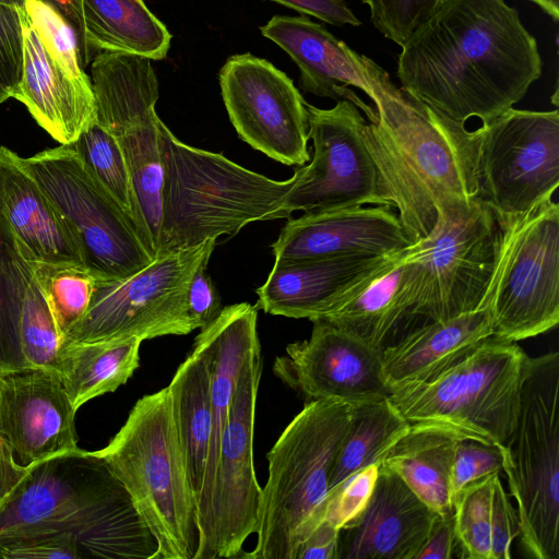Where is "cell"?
<instances>
[{"label":"cell","mask_w":559,"mask_h":559,"mask_svg":"<svg viewBox=\"0 0 559 559\" xmlns=\"http://www.w3.org/2000/svg\"><path fill=\"white\" fill-rule=\"evenodd\" d=\"M559 353L528 357L514 428L498 448L520 535L537 559L559 558Z\"/></svg>","instance_id":"8"},{"label":"cell","mask_w":559,"mask_h":559,"mask_svg":"<svg viewBox=\"0 0 559 559\" xmlns=\"http://www.w3.org/2000/svg\"><path fill=\"white\" fill-rule=\"evenodd\" d=\"M160 133L164 182L156 255L231 236L253 222L290 216L284 202L295 173L274 180L181 142L164 122Z\"/></svg>","instance_id":"4"},{"label":"cell","mask_w":559,"mask_h":559,"mask_svg":"<svg viewBox=\"0 0 559 559\" xmlns=\"http://www.w3.org/2000/svg\"><path fill=\"white\" fill-rule=\"evenodd\" d=\"M0 216L28 262L83 264L51 201L23 158L4 146H0Z\"/></svg>","instance_id":"27"},{"label":"cell","mask_w":559,"mask_h":559,"mask_svg":"<svg viewBox=\"0 0 559 559\" xmlns=\"http://www.w3.org/2000/svg\"><path fill=\"white\" fill-rule=\"evenodd\" d=\"M361 59L376 109L366 143L414 243L431 233L443 201L476 199L478 132L419 102L374 61Z\"/></svg>","instance_id":"2"},{"label":"cell","mask_w":559,"mask_h":559,"mask_svg":"<svg viewBox=\"0 0 559 559\" xmlns=\"http://www.w3.org/2000/svg\"><path fill=\"white\" fill-rule=\"evenodd\" d=\"M20 8L0 3V104L13 97L23 70Z\"/></svg>","instance_id":"41"},{"label":"cell","mask_w":559,"mask_h":559,"mask_svg":"<svg viewBox=\"0 0 559 559\" xmlns=\"http://www.w3.org/2000/svg\"><path fill=\"white\" fill-rule=\"evenodd\" d=\"M492 335L486 307L445 320H426L381 352L390 390L436 379Z\"/></svg>","instance_id":"25"},{"label":"cell","mask_w":559,"mask_h":559,"mask_svg":"<svg viewBox=\"0 0 559 559\" xmlns=\"http://www.w3.org/2000/svg\"><path fill=\"white\" fill-rule=\"evenodd\" d=\"M151 59L99 51L92 63L97 121L117 140L133 193V221L154 259L162 215L164 168L160 123L155 111L158 81Z\"/></svg>","instance_id":"9"},{"label":"cell","mask_w":559,"mask_h":559,"mask_svg":"<svg viewBox=\"0 0 559 559\" xmlns=\"http://www.w3.org/2000/svg\"><path fill=\"white\" fill-rule=\"evenodd\" d=\"M418 274V262L407 247L359 278L317 320L383 349L420 320Z\"/></svg>","instance_id":"21"},{"label":"cell","mask_w":559,"mask_h":559,"mask_svg":"<svg viewBox=\"0 0 559 559\" xmlns=\"http://www.w3.org/2000/svg\"><path fill=\"white\" fill-rule=\"evenodd\" d=\"M288 7L302 14L317 17L334 26H359L356 17L344 0H269Z\"/></svg>","instance_id":"45"},{"label":"cell","mask_w":559,"mask_h":559,"mask_svg":"<svg viewBox=\"0 0 559 559\" xmlns=\"http://www.w3.org/2000/svg\"><path fill=\"white\" fill-rule=\"evenodd\" d=\"M455 549L453 513L439 516L415 559H450Z\"/></svg>","instance_id":"46"},{"label":"cell","mask_w":559,"mask_h":559,"mask_svg":"<svg viewBox=\"0 0 559 559\" xmlns=\"http://www.w3.org/2000/svg\"><path fill=\"white\" fill-rule=\"evenodd\" d=\"M142 342L122 337L62 345L57 371L73 408L124 384L139 367Z\"/></svg>","instance_id":"31"},{"label":"cell","mask_w":559,"mask_h":559,"mask_svg":"<svg viewBox=\"0 0 559 559\" xmlns=\"http://www.w3.org/2000/svg\"><path fill=\"white\" fill-rule=\"evenodd\" d=\"M542 69L535 37L503 0H443L397 58L402 88L459 123L512 108Z\"/></svg>","instance_id":"1"},{"label":"cell","mask_w":559,"mask_h":559,"mask_svg":"<svg viewBox=\"0 0 559 559\" xmlns=\"http://www.w3.org/2000/svg\"><path fill=\"white\" fill-rule=\"evenodd\" d=\"M411 424L388 399L354 404L348 429L336 452L329 490L357 471L380 463Z\"/></svg>","instance_id":"32"},{"label":"cell","mask_w":559,"mask_h":559,"mask_svg":"<svg viewBox=\"0 0 559 559\" xmlns=\"http://www.w3.org/2000/svg\"><path fill=\"white\" fill-rule=\"evenodd\" d=\"M215 246L216 240L210 239L156 255L126 278L96 281L86 312L63 336L62 345L191 333L197 325L188 311L187 292Z\"/></svg>","instance_id":"11"},{"label":"cell","mask_w":559,"mask_h":559,"mask_svg":"<svg viewBox=\"0 0 559 559\" xmlns=\"http://www.w3.org/2000/svg\"><path fill=\"white\" fill-rule=\"evenodd\" d=\"M33 277L31 262L0 216V371L26 367L20 324L24 297Z\"/></svg>","instance_id":"33"},{"label":"cell","mask_w":559,"mask_h":559,"mask_svg":"<svg viewBox=\"0 0 559 559\" xmlns=\"http://www.w3.org/2000/svg\"><path fill=\"white\" fill-rule=\"evenodd\" d=\"M439 516L380 465L366 508L340 531L337 559H415Z\"/></svg>","instance_id":"22"},{"label":"cell","mask_w":559,"mask_h":559,"mask_svg":"<svg viewBox=\"0 0 559 559\" xmlns=\"http://www.w3.org/2000/svg\"><path fill=\"white\" fill-rule=\"evenodd\" d=\"M519 534L516 511L506 493L500 474H497L493 478L491 498L490 559H510L512 542Z\"/></svg>","instance_id":"43"},{"label":"cell","mask_w":559,"mask_h":559,"mask_svg":"<svg viewBox=\"0 0 559 559\" xmlns=\"http://www.w3.org/2000/svg\"><path fill=\"white\" fill-rule=\"evenodd\" d=\"M308 340L290 343L275 359L274 373L310 400L349 404L388 399L381 352L322 320L312 321Z\"/></svg>","instance_id":"18"},{"label":"cell","mask_w":559,"mask_h":559,"mask_svg":"<svg viewBox=\"0 0 559 559\" xmlns=\"http://www.w3.org/2000/svg\"><path fill=\"white\" fill-rule=\"evenodd\" d=\"M86 47L127 52L151 60L166 58L171 35L143 0H81Z\"/></svg>","instance_id":"30"},{"label":"cell","mask_w":559,"mask_h":559,"mask_svg":"<svg viewBox=\"0 0 559 559\" xmlns=\"http://www.w3.org/2000/svg\"><path fill=\"white\" fill-rule=\"evenodd\" d=\"M353 406L337 400H311L282 431L267 453L257 544L245 558L296 559L298 548L317 526Z\"/></svg>","instance_id":"6"},{"label":"cell","mask_w":559,"mask_h":559,"mask_svg":"<svg viewBox=\"0 0 559 559\" xmlns=\"http://www.w3.org/2000/svg\"><path fill=\"white\" fill-rule=\"evenodd\" d=\"M476 200L498 222L552 200L559 187V111L510 108L477 128Z\"/></svg>","instance_id":"15"},{"label":"cell","mask_w":559,"mask_h":559,"mask_svg":"<svg viewBox=\"0 0 559 559\" xmlns=\"http://www.w3.org/2000/svg\"><path fill=\"white\" fill-rule=\"evenodd\" d=\"M431 233L409 246L418 262L416 314L445 320L481 307L491 277L498 222L479 201L449 199Z\"/></svg>","instance_id":"14"},{"label":"cell","mask_w":559,"mask_h":559,"mask_svg":"<svg viewBox=\"0 0 559 559\" xmlns=\"http://www.w3.org/2000/svg\"><path fill=\"white\" fill-rule=\"evenodd\" d=\"M20 338L26 367L58 370L62 336L35 277L24 297Z\"/></svg>","instance_id":"37"},{"label":"cell","mask_w":559,"mask_h":559,"mask_svg":"<svg viewBox=\"0 0 559 559\" xmlns=\"http://www.w3.org/2000/svg\"><path fill=\"white\" fill-rule=\"evenodd\" d=\"M167 388L197 502L212 432L210 356L199 338L195 337L191 353L179 365Z\"/></svg>","instance_id":"29"},{"label":"cell","mask_w":559,"mask_h":559,"mask_svg":"<svg viewBox=\"0 0 559 559\" xmlns=\"http://www.w3.org/2000/svg\"><path fill=\"white\" fill-rule=\"evenodd\" d=\"M75 412L56 370L0 371V433L20 466L79 451Z\"/></svg>","instance_id":"19"},{"label":"cell","mask_w":559,"mask_h":559,"mask_svg":"<svg viewBox=\"0 0 559 559\" xmlns=\"http://www.w3.org/2000/svg\"><path fill=\"white\" fill-rule=\"evenodd\" d=\"M501 472L502 456L498 445L459 439L451 471L453 500L467 485Z\"/></svg>","instance_id":"42"},{"label":"cell","mask_w":559,"mask_h":559,"mask_svg":"<svg viewBox=\"0 0 559 559\" xmlns=\"http://www.w3.org/2000/svg\"><path fill=\"white\" fill-rule=\"evenodd\" d=\"M527 360L516 342L491 335L436 379L392 389L389 400L411 425L502 444L516 423Z\"/></svg>","instance_id":"7"},{"label":"cell","mask_w":559,"mask_h":559,"mask_svg":"<svg viewBox=\"0 0 559 559\" xmlns=\"http://www.w3.org/2000/svg\"><path fill=\"white\" fill-rule=\"evenodd\" d=\"M71 146L92 176L133 221L130 175L116 138L96 120Z\"/></svg>","instance_id":"35"},{"label":"cell","mask_w":559,"mask_h":559,"mask_svg":"<svg viewBox=\"0 0 559 559\" xmlns=\"http://www.w3.org/2000/svg\"><path fill=\"white\" fill-rule=\"evenodd\" d=\"M25 472L26 467L15 462L11 449L0 433V503L14 489Z\"/></svg>","instance_id":"48"},{"label":"cell","mask_w":559,"mask_h":559,"mask_svg":"<svg viewBox=\"0 0 559 559\" xmlns=\"http://www.w3.org/2000/svg\"><path fill=\"white\" fill-rule=\"evenodd\" d=\"M23 70L13 98L61 145H72L97 120L92 80L70 73L46 49L24 9Z\"/></svg>","instance_id":"23"},{"label":"cell","mask_w":559,"mask_h":559,"mask_svg":"<svg viewBox=\"0 0 559 559\" xmlns=\"http://www.w3.org/2000/svg\"><path fill=\"white\" fill-rule=\"evenodd\" d=\"M261 371L258 348L243 365L212 476L197 499L195 559L243 557L246 539L257 532L262 488L253 464V431Z\"/></svg>","instance_id":"13"},{"label":"cell","mask_w":559,"mask_h":559,"mask_svg":"<svg viewBox=\"0 0 559 559\" xmlns=\"http://www.w3.org/2000/svg\"><path fill=\"white\" fill-rule=\"evenodd\" d=\"M492 474L457 492L453 500L455 547L467 559H490Z\"/></svg>","instance_id":"36"},{"label":"cell","mask_w":559,"mask_h":559,"mask_svg":"<svg viewBox=\"0 0 559 559\" xmlns=\"http://www.w3.org/2000/svg\"><path fill=\"white\" fill-rule=\"evenodd\" d=\"M70 533L81 558L156 559V538L106 463L79 450L26 467L0 503V540Z\"/></svg>","instance_id":"3"},{"label":"cell","mask_w":559,"mask_h":559,"mask_svg":"<svg viewBox=\"0 0 559 559\" xmlns=\"http://www.w3.org/2000/svg\"><path fill=\"white\" fill-rule=\"evenodd\" d=\"M0 3L23 9L25 0H0Z\"/></svg>","instance_id":"51"},{"label":"cell","mask_w":559,"mask_h":559,"mask_svg":"<svg viewBox=\"0 0 559 559\" xmlns=\"http://www.w3.org/2000/svg\"><path fill=\"white\" fill-rule=\"evenodd\" d=\"M388 257L275 260L265 282L257 289L255 307L273 316L312 322Z\"/></svg>","instance_id":"26"},{"label":"cell","mask_w":559,"mask_h":559,"mask_svg":"<svg viewBox=\"0 0 559 559\" xmlns=\"http://www.w3.org/2000/svg\"><path fill=\"white\" fill-rule=\"evenodd\" d=\"M23 163L59 213L96 281L126 278L153 261L131 217L71 145L41 151Z\"/></svg>","instance_id":"12"},{"label":"cell","mask_w":559,"mask_h":559,"mask_svg":"<svg viewBox=\"0 0 559 559\" xmlns=\"http://www.w3.org/2000/svg\"><path fill=\"white\" fill-rule=\"evenodd\" d=\"M218 79L229 120L242 141L284 165L310 160L306 100L284 72L243 53L229 57Z\"/></svg>","instance_id":"17"},{"label":"cell","mask_w":559,"mask_h":559,"mask_svg":"<svg viewBox=\"0 0 559 559\" xmlns=\"http://www.w3.org/2000/svg\"><path fill=\"white\" fill-rule=\"evenodd\" d=\"M261 34L278 45L300 70V87L319 97L347 99L371 120L376 110L348 88L361 90L370 99L372 91L361 56L337 39L323 25L306 15H275L260 27Z\"/></svg>","instance_id":"24"},{"label":"cell","mask_w":559,"mask_h":559,"mask_svg":"<svg viewBox=\"0 0 559 559\" xmlns=\"http://www.w3.org/2000/svg\"><path fill=\"white\" fill-rule=\"evenodd\" d=\"M370 9L373 26L401 47L443 0H361Z\"/></svg>","instance_id":"40"},{"label":"cell","mask_w":559,"mask_h":559,"mask_svg":"<svg viewBox=\"0 0 559 559\" xmlns=\"http://www.w3.org/2000/svg\"><path fill=\"white\" fill-rule=\"evenodd\" d=\"M93 453L130 493L156 538V559H195L197 502L168 388L141 397L108 445Z\"/></svg>","instance_id":"5"},{"label":"cell","mask_w":559,"mask_h":559,"mask_svg":"<svg viewBox=\"0 0 559 559\" xmlns=\"http://www.w3.org/2000/svg\"><path fill=\"white\" fill-rule=\"evenodd\" d=\"M412 243L394 207L370 204L304 212L271 249L275 260H307L391 255Z\"/></svg>","instance_id":"20"},{"label":"cell","mask_w":559,"mask_h":559,"mask_svg":"<svg viewBox=\"0 0 559 559\" xmlns=\"http://www.w3.org/2000/svg\"><path fill=\"white\" fill-rule=\"evenodd\" d=\"M34 277L63 338L84 316L96 278L83 264L31 262Z\"/></svg>","instance_id":"34"},{"label":"cell","mask_w":559,"mask_h":559,"mask_svg":"<svg viewBox=\"0 0 559 559\" xmlns=\"http://www.w3.org/2000/svg\"><path fill=\"white\" fill-rule=\"evenodd\" d=\"M313 155L295 171L285 197L288 214L356 205H390L391 195L367 146V120L350 100L329 109L306 102Z\"/></svg>","instance_id":"16"},{"label":"cell","mask_w":559,"mask_h":559,"mask_svg":"<svg viewBox=\"0 0 559 559\" xmlns=\"http://www.w3.org/2000/svg\"><path fill=\"white\" fill-rule=\"evenodd\" d=\"M340 530L322 521L302 542L296 559H337Z\"/></svg>","instance_id":"47"},{"label":"cell","mask_w":559,"mask_h":559,"mask_svg":"<svg viewBox=\"0 0 559 559\" xmlns=\"http://www.w3.org/2000/svg\"><path fill=\"white\" fill-rule=\"evenodd\" d=\"M460 438L442 428L413 424L381 464L394 472L440 516L453 513L451 471Z\"/></svg>","instance_id":"28"},{"label":"cell","mask_w":559,"mask_h":559,"mask_svg":"<svg viewBox=\"0 0 559 559\" xmlns=\"http://www.w3.org/2000/svg\"><path fill=\"white\" fill-rule=\"evenodd\" d=\"M537 4L554 21L559 19V0H528Z\"/></svg>","instance_id":"50"},{"label":"cell","mask_w":559,"mask_h":559,"mask_svg":"<svg viewBox=\"0 0 559 559\" xmlns=\"http://www.w3.org/2000/svg\"><path fill=\"white\" fill-rule=\"evenodd\" d=\"M50 5H52L55 9H57L74 27L76 31L81 45L83 55H85V58L91 57V51L86 47L83 34H82V24H81V14H80V1L81 0H43Z\"/></svg>","instance_id":"49"},{"label":"cell","mask_w":559,"mask_h":559,"mask_svg":"<svg viewBox=\"0 0 559 559\" xmlns=\"http://www.w3.org/2000/svg\"><path fill=\"white\" fill-rule=\"evenodd\" d=\"M498 222V221H497ZM481 307L492 336L518 342L559 323V205L550 200L498 222L495 261Z\"/></svg>","instance_id":"10"},{"label":"cell","mask_w":559,"mask_h":559,"mask_svg":"<svg viewBox=\"0 0 559 559\" xmlns=\"http://www.w3.org/2000/svg\"><path fill=\"white\" fill-rule=\"evenodd\" d=\"M379 467L380 463L370 464L329 490L319 509L317 526L322 521L340 531L349 525L366 508L377 481Z\"/></svg>","instance_id":"39"},{"label":"cell","mask_w":559,"mask_h":559,"mask_svg":"<svg viewBox=\"0 0 559 559\" xmlns=\"http://www.w3.org/2000/svg\"><path fill=\"white\" fill-rule=\"evenodd\" d=\"M23 9L48 52L70 73L87 76L81 40L71 23L43 0H25Z\"/></svg>","instance_id":"38"},{"label":"cell","mask_w":559,"mask_h":559,"mask_svg":"<svg viewBox=\"0 0 559 559\" xmlns=\"http://www.w3.org/2000/svg\"><path fill=\"white\" fill-rule=\"evenodd\" d=\"M207 263L197 270L187 292L188 311L197 329L209 325L223 309L219 295L206 272Z\"/></svg>","instance_id":"44"}]
</instances>
